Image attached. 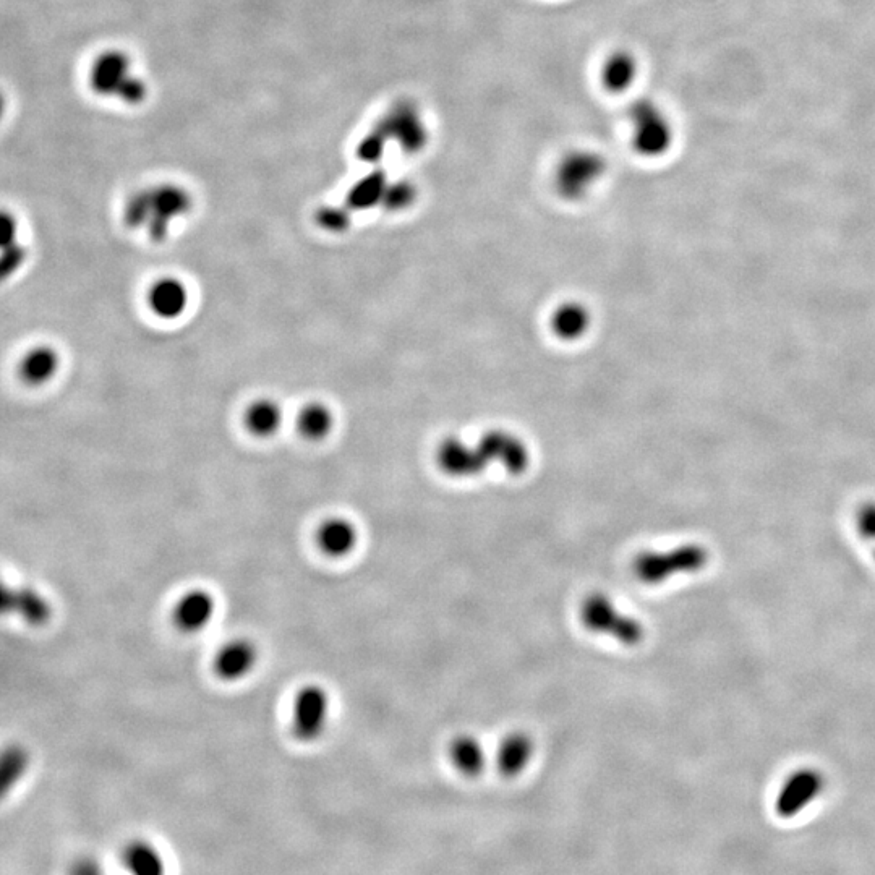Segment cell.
Wrapping results in <instances>:
<instances>
[{
  "label": "cell",
  "mask_w": 875,
  "mask_h": 875,
  "mask_svg": "<svg viewBox=\"0 0 875 875\" xmlns=\"http://www.w3.org/2000/svg\"><path fill=\"white\" fill-rule=\"evenodd\" d=\"M579 621L585 631L611 637L624 647H636L645 637L641 619L626 613L618 603L603 592H592L579 605Z\"/></svg>",
  "instance_id": "6da1fadb"
},
{
  "label": "cell",
  "mask_w": 875,
  "mask_h": 875,
  "mask_svg": "<svg viewBox=\"0 0 875 875\" xmlns=\"http://www.w3.org/2000/svg\"><path fill=\"white\" fill-rule=\"evenodd\" d=\"M190 206L187 193L177 187L156 188L140 193L130 200L125 218L132 227L148 226L154 240H163L172 219L184 214Z\"/></svg>",
  "instance_id": "7a4b0ae2"
},
{
  "label": "cell",
  "mask_w": 875,
  "mask_h": 875,
  "mask_svg": "<svg viewBox=\"0 0 875 875\" xmlns=\"http://www.w3.org/2000/svg\"><path fill=\"white\" fill-rule=\"evenodd\" d=\"M632 148L639 156L657 159L665 156L675 141L670 119L652 99H639L629 109Z\"/></svg>",
  "instance_id": "3957f363"
},
{
  "label": "cell",
  "mask_w": 875,
  "mask_h": 875,
  "mask_svg": "<svg viewBox=\"0 0 875 875\" xmlns=\"http://www.w3.org/2000/svg\"><path fill=\"white\" fill-rule=\"evenodd\" d=\"M709 563V553L699 545H683L668 551H644L632 564L639 581L647 585L665 584L678 574H692Z\"/></svg>",
  "instance_id": "277c9868"
},
{
  "label": "cell",
  "mask_w": 875,
  "mask_h": 875,
  "mask_svg": "<svg viewBox=\"0 0 875 875\" xmlns=\"http://www.w3.org/2000/svg\"><path fill=\"white\" fill-rule=\"evenodd\" d=\"M607 159L590 148L568 151L560 159L553 175V184L561 198L576 201L584 198L607 174Z\"/></svg>",
  "instance_id": "5b68a950"
},
{
  "label": "cell",
  "mask_w": 875,
  "mask_h": 875,
  "mask_svg": "<svg viewBox=\"0 0 875 875\" xmlns=\"http://www.w3.org/2000/svg\"><path fill=\"white\" fill-rule=\"evenodd\" d=\"M376 129L380 130L388 141L396 143L402 153L410 156L422 153L430 141V130L425 117L420 107L410 99H402L393 104Z\"/></svg>",
  "instance_id": "8992f818"
},
{
  "label": "cell",
  "mask_w": 875,
  "mask_h": 875,
  "mask_svg": "<svg viewBox=\"0 0 875 875\" xmlns=\"http://www.w3.org/2000/svg\"><path fill=\"white\" fill-rule=\"evenodd\" d=\"M331 715V699L325 688L308 684L300 689L292 704V733L304 743L321 738Z\"/></svg>",
  "instance_id": "52a82bcc"
},
{
  "label": "cell",
  "mask_w": 875,
  "mask_h": 875,
  "mask_svg": "<svg viewBox=\"0 0 875 875\" xmlns=\"http://www.w3.org/2000/svg\"><path fill=\"white\" fill-rule=\"evenodd\" d=\"M90 83L98 93L116 94L127 103L143 98V85L130 73L129 59L119 52H107L94 62Z\"/></svg>",
  "instance_id": "ba28073f"
},
{
  "label": "cell",
  "mask_w": 875,
  "mask_h": 875,
  "mask_svg": "<svg viewBox=\"0 0 875 875\" xmlns=\"http://www.w3.org/2000/svg\"><path fill=\"white\" fill-rule=\"evenodd\" d=\"M477 444L488 466L498 464L513 475L522 474L529 467V449L514 433L491 430L485 433Z\"/></svg>",
  "instance_id": "9c48e42d"
},
{
  "label": "cell",
  "mask_w": 875,
  "mask_h": 875,
  "mask_svg": "<svg viewBox=\"0 0 875 875\" xmlns=\"http://www.w3.org/2000/svg\"><path fill=\"white\" fill-rule=\"evenodd\" d=\"M824 785V777L819 770L801 769L794 772L778 793L775 811L783 819L798 816L804 807L809 806L822 793Z\"/></svg>",
  "instance_id": "30bf717a"
},
{
  "label": "cell",
  "mask_w": 875,
  "mask_h": 875,
  "mask_svg": "<svg viewBox=\"0 0 875 875\" xmlns=\"http://www.w3.org/2000/svg\"><path fill=\"white\" fill-rule=\"evenodd\" d=\"M436 462L444 474L456 479H470L483 474L488 464L479 444H469L461 438H446L436 451Z\"/></svg>",
  "instance_id": "8fae6325"
},
{
  "label": "cell",
  "mask_w": 875,
  "mask_h": 875,
  "mask_svg": "<svg viewBox=\"0 0 875 875\" xmlns=\"http://www.w3.org/2000/svg\"><path fill=\"white\" fill-rule=\"evenodd\" d=\"M218 610V603L213 594L205 589H193L179 598L175 605V626L185 634H197L210 626Z\"/></svg>",
  "instance_id": "7c38bea8"
},
{
  "label": "cell",
  "mask_w": 875,
  "mask_h": 875,
  "mask_svg": "<svg viewBox=\"0 0 875 875\" xmlns=\"http://www.w3.org/2000/svg\"><path fill=\"white\" fill-rule=\"evenodd\" d=\"M257 663V645L247 639H234L218 650L214 657L213 670L222 681L235 683L247 678Z\"/></svg>",
  "instance_id": "4fadbf2b"
},
{
  "label": "cell",
  "mask_w": 875,
  "mask_h": 875,
  "mask_svg": "<svg viewBox=\"0 0 875 875\" xmlns=\"http://www.w3.org/2000/svg\"><path fill=\"white\" fill-rule=\"evenodd\" d=\"M2 610L5 615L18 616L31 626H43L51 619V603L31 587H4Z\"/></svg>",
  "instance_id": "5bb4252c"
},
{
  "label": "cell",
  "mask_w": 875,
  "mask_h": 875,
  "mask_svg": "<svg viewBox=\"0 0 875 875\" xmlns=\"http://www.w3.org/2000/svg\"><path fill=\"white\" fill-rule=\"evenodd\" d=\"M535 739L525 731H513L501 739L496 767L504 778H516L529 769L535 756Z\"/></svg>",
  "instance_id": "9a60e30c"
},
{
  "label": "cell",
  "mask_w": 875,
  "mask_h": 875,
  "mask_svg": "<svg viewBox=\"0 0 875 875\" xmlns=\"http://www.w3.org/2000/svg\"><path fill=\"white\" fill-rule=\"evenodd\" d=\"M316 543L321 553L329 558H346L359 543V530L344 517H333L320 525L316 532Z\"/></svg>",
  "instance_id": "2e32d148"
},
{
  "label": "cell",
  "mask_w": 875,
  "mask_h": 875,
  "mask_svg": "<svg viewBox=\"0 0 875 875\" xmlns=\"http://www.w3.org/2000/svg\"><path fill=\"white\" fill-rule=\"evenodd\" d=\"M448 759L462 777L477 778L487 767V749L474 735H459L449 743Z\"/></svg>",
  "instance_id": "e0dca14e"
},
{
  "label": "cell",
  "mask_w": 875,
  "mask_h": 875,
  "mask_svg": "<svg viewBox=\"0 0 875 875\" xmlns=\"http://www.w3.org/2000/svg\"><path fill=\"white\" fill-rule=\"evenodd\" d=\"M637 75H639V64L634 54L626 49H619L611 52L610 56L603 60L600 83L603 90L608 93H626L636 82Z\"/></svg>",
  "instance_id": "ac0fdd59"
},
{
  "label": "cell",
  "mask_w": 875,
  "mask_h": 875,
  "mask_svg": "<svg viewBox=\"0 0 875 875\" xmlns=\"http://www.w3.org/2000/svg\"><path fill=\"white\" fill-rule=\"evenodd\" d=\"M188 291L184 282L174 278L161 279L150 291V307L156 315L174 320L187 310Z\"/></svg>",
  "instance_id": "d6986e66"
},
{
  "label": "cell",
  "mask_w": 875,
  "mask_h": 875,
  "mask_svg": "<svg viewBox=\"0 0 875 875\" xmlns=\"http://www.w3.org/2000/svg\"><path fill=\"white\" fill-rule=\"evenodd\" d=\"M592 323L589 308L579 302H566L556 307L551 315V331L563 341L582 338Z\"/></svg>",
  "instance_id": "ffe728a7"
},
{
  "label": "cell",
  "mask_w": 875,
  "mask_h": 875,
  "mask_svg": "<svg viewBox=\"0 0 875 875\" xmlns=\"http://www.w3.org/2000/svg\"><path fill=\"white\" fill-rule=\"evenodd\" d=\"M57 368H59V355L56 354V350L51 347H36L23 359L20 372L23 380L28 381L30 385H44L54 378Z\"/></svg>",
  "instance_id": "44dd1931"
},
{
  "label": "cell",
  "mask_w": 875,
  "mask_h": 875,
  "mask_svg": "<svg viewBox=\"0 0 875 875\" xmlns=\"http://www.w3.org/2000/svg\"><path fill=\"white\" fill-rule=\"evenodd\" d=\"M124 864L137 875H159L166 871L163 856L148 841H132L125 848Z\"/></svg>",
  "instance_id": "7402d4cb"
},
{
  "label": "cell",
  "mask_w": 875,
  "mask_h": 875,
  "mask_svg": "<svg viewBox=\"0 0 875 875\" xmlns=\"http://www.w3.org/2000/svg\"><path fill=\"white\" fill-rule=\"evenodd\" d=\"M388 184L385 172L375 171L368 174L350 190L347 205L352 210H370L373 206L381 205Z\"/></svg>",
  "instance_id": "603a6c76"
},
{
  "label": "cell",
  "mask_w": 875,
  "mask_h": 875,
  "mask_svg": "<svg viewBox=\"0 0 875 875\" xmlns=\"http://www.w3.org/2000/svg\"><path fill=\"white\" fill-rule=\"evenodd\" d=\"M281 423V407L268 399L252 404L245 415V425L255 436L274 435L281 427Z\"/></svg>",
  "instance_id": "cb8c5ba5"
},
{
  "label": "cell",
  "mask_w": 875,
  "mask_h": 875,
  "mask_svg": "<svg viewBox=\"0 0 875 875\" xmlns=\"http://www.w3.org/2000/svg\"><path fill=\"white\" fill-rule=\"evenodd\" d=\"M333 425V414L323 404L315 402L300 412L299 430L308 440H323L331 432Z\"/></svg>",
  "instance_id": "d4e9b609"
},
{
  "label": "cell",
  "mask_w": 875,
  "mask_h": 875,
  "mask_svg": "<svg viewBox=\"0 0 875 875\" xmlns=\"http://www.w3.org/2000/svg\"><path fill=\"white\" fill-rule=\"evenodd\" d=\"M28 764H30V756L22 746H10L5 749L0 760L2 791L10 790L25 775Z\"/></svg>",
  "instance_id": "484cf974"
},
{
  "label": "cell",
  "mask_w": 875,
  "mask_h": 875,
  "mask_svg": "<svg viewBox=\"0 0 875 875\" xmlns=\"http://www.w3.org/2000/svg\"><path fill=\"white\" fill-rule=\"evenodd\" d=\"M417 200V187L410 180L401 179L389 182L381 205L389 211H404Z\"/></svg>",
  "instance_id": "4316f807"
},
{
  "label": "cell",
  "mask_w": 875,
  "mask_h": 875,
  "mask_svg": "<svg viewBox=\"0 0 875 875\" xmlns=\"http://www.w3.org/2000/svg\"><path fill=\"white\" fill-rule=\"evenodd\" d=\"M386 143L388 138L375 129L372 133H368L367 137L363 138L359 146L360 158L368 163H378L385 156Z\"/></svg>",
  "instance_id": "83f0119b"
},
{
  "label": "cell",
  "mask_w": 875,
  "mask_h": 875,
  "mask_svg": "<svg viewBox=\"0 0 875 875\" xmlns=\"http://www.w3.org/2000/svg\"><path fill=\"white\" fill-rule=\"evenodd\" d=\"M318 218H320L321 226L333 232L346 231L350 224L349 211L342 210V208H326V210L321 211Z\"/></svg>",
  "instance_id": "f1b7e54d"
},
{
  "label": "cell",
  "mask_w": 875,
  "mask_h": 875,
  "mask_svg": "<svg viewBox=\"0 0 875 875\" xmlns=\"http://www.w3.org/2000/svg\"><path fill=\"white\" fill-rule=\"evenodd\" d=\"M25 261V250L18 247L17 244L2 247V260H0V269H2V278H9L10 274L15 273Z\"/></svg>",
  "instance_id": "f546056e"
},
{
  "label": "cell",
  "mask_w": 875,
  "mask_h": 875,
  "mask_svg": "<svg viewBox=\"0 0 875 875\" xmlns=\"http://www.w3.org/2000/svg\"><path fill=\"white\" fill-rule=\"evenodd\" d=\"M17 244V224L15 219L9 214H4L2 218V247Z\"/></svg>",
  "instance_id": "4dcf8cb0"
},
{
  "label": "cell",
  "mask_w": 875,
  "mask_h": 875,
  "mask_svg": "<svg viewBox=\"0 0 875 875\" xmlns=\"http://www.w3.org/2000/svg\"><path fill=\"white\" fill-rule=\"evenodd\" d=\"M859 527H861V530H863V534L866 535V537L874 538L875 540V509H866V511L861 514Z\"/></svg>",
  "instance_id": "1f68e13d"
}]
</instances>
